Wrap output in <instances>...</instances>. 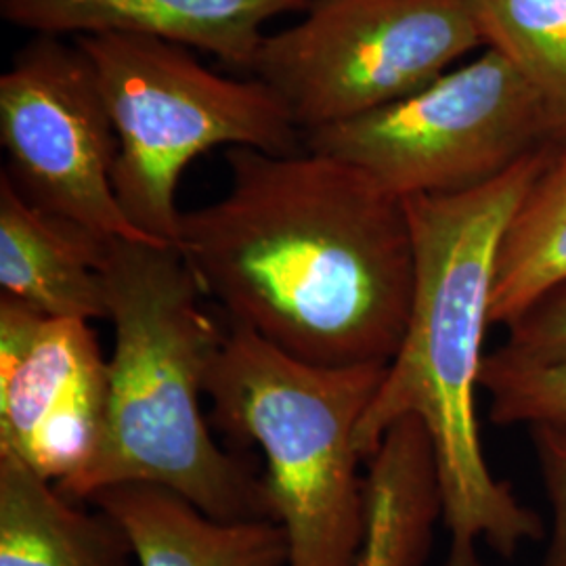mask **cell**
<instances>
[{"instance_id": "obj_1", "label": "cell", "mask_w": 566, "mask_h": 566, "mask_svg": "<svg viewBox=\"0 0 566 566\" xmlns=\"http://www.w3.org/2000/svg\"><path fill=\"white\" fill-rule=\"evenodd\" d=\"M224 163L227 193L182 212L175 242L206 301L296 361L390 364L416 287L403 200L306 149Z\"/></svg>"}, {"instance_id": "obj_2", "label": "cell", "mask_w": 566, "mask_h": 566, "mask_svg": "<svg viewBox=\"0 0 566 566\" xmlns=\"http://www.w3.org/2000/svg\"><path fill=\"white\" fill-rule=\"evenodd\" d=\"M554 156L535 151L462 193L403 200L416 259L413 303L401 346L357 428V447L367 462L397 422H422L439 470L447 566H481V544L514 558L546 537L544 518L486 464L476 390L500 243Z\"/></svg>"}, {"instance_id": "obj_3", "label": "cell", "mask_w": 566, "mask_h": 566, "mask_svg": "<svg viewBox=\"0 0 566 566\" xmlns=\"http://www.w3.org/2000/svg\"><path fill=\"white\" fill-rule=\"evenodd\" d=\"M103 280L116 344L102 443L61 493L88 502L107 486L147 483L219 521L271 518L263 476L212 439L203 416L227 324L212 315L177 245L112 240Z\"/></svg>"}, {"instance_id": "obj_4", "label": "cell", "mask_w": 566, "mask_h": 566, "mask_svg": "<svg viewBox=\"0 0 566 566\" xmlns=\"http://www.w3.org/2000/svg\"><path fill=\"white\" fill-rule=\"evenodd\" d=\"M386 365L319 367L227 324L206 397L212 422L261 447L271 521L287 539L285 566H359L367 491L357 428Z\"/></svg>"}, {"instance_id": "obj_5", "label": "cell", "mask_w": 566, "mask_h": 566, "mask_svg": "<svg viewBox=\"0 0 566 566\" xmlns=\"http://www.w3.org/2000/svg\"><path fill=\"white\" fill-rule=\"evenodd\" d=\"M74 42L91 61L118 135L114 191L143 235L177 242L182 172L214 147L290 156L304 133L263 81L221 76L172 42L105 34Z\"/></svg>"}, {"instance_id": "obj_6", "label": "cell", "mask_w": 566, "mask_h": 566, "mask_svg": "<svg viewBox=\"0 0 566 566\" xmlns=\"http://www.w3.org/2000/svg\"><path fill=\"white\" fill-rule=\"evenodd\" d=\"M304 149L407 200L481 187L552 147L537 97L502 53L485 46L401 102L306 133Z\"/></svg>"}, {"instance_id": "obj_7", "label": "cell", "mask_w": 566, "mask_h": 566, "mask_svg": "<svg viewBox=\"0 0 566 566\" xmlns=\"http://www.w3.org/2000/svg\"><path fill=\"white\" fill-rule=\"evenodd\" d=\"M479 49L470 0H324L266 34L250 72L306 135L401 102Z\"/></svg>"}, {"instance_id": "obj_8", "label": "cell", "mask_w": 566, "mask_h": 566, "mask_svg": "<svg viewBox=\"0 0 566 566\" xmlns=\"http://www.w3.org/2000/svg\"><path fill=\"white\" fill-rule=\"evenodd\" d=\"M0 145L2 175L25 202L103 238L154 242L116 198L118 135L76 42L36 36L21 46L0 76Z\"/></svg>"}, {"instance_id": "obj_9", "label": "cell", "mask_w": 566, "mask_h": 566, "mask_svg": "<svg viewBox=\"0 0 566 566\" xmlns=\"http://www.w3.org/2000/svg\"><path fill=\"white\" fill-rule=\"evenodd\" d=\"M107 388L91 322L44 317L0 296V451L70 485L102 443Z\"/></svg>"}, {"instance_id": "obj_10", "label": "cell", "mask_w": 566, "mask_h": 566, "mask_svg": "<svg viewBox=\"0 0 566 566\" xmlns=\"http://www.w3.org/2000/svg\"><path fill=\"white\" fill-rule=\"evenodd\" d=\"M308 0H0V15L36 36L128 34L200 49L250 72L266 32Z\"/></svg>"}, {"instance_id": "obj_11", "label": "cell", "mask_w": 566, "mask_h": 566, "mask_svg": "<svg viewBox=\"0 0 566 566\" xmlns=\"http://www.w3.org/2000/svg\"><path fill=\"white\" fill-rule=\"evenodd\" d=\"M112 240L25 202L0 172L2 298L44 317L107 319L103 263Z\"/></svg>"}, {"instance_id": "obj_12", "label": "cell", "mask_w": 566, "mask_h": 566, "mask_svg": "<svg viewBox=\"0 0 566 566\" xmlns=\"http://www.w3.org/2000/svg\"><path fill=\"white\" fill-rule=\"evenodd\" d=\"M126 533L139 566H285L287 539L271 518L219 521L160 485L107 486L91 500Z\"/></svg>"}, {"instance_id": "obj_13", "label": "cell", "mask_w": 566, "mask_h": 566, "mask_svg": "<svg viewBox=\"0 0 566 566\" xmlns=\"http://www.w3.org/2000/svg\"><path fill=\"white\" fill-rule=\"evenodd\" d=\"M122 526L65 497L15 455L0 451V566H130Z\"/></svg>"}, {"instance_id": "obj_14", "label": "cell", "mask_w": 566, "mask_h": 566, "mask_svg": "<svg viewBox=\"0 0 566 566\" xmlns=\"http://www.w3.org/2000/svg\"><path fill=\"white\" fill-rule=\"evenodd\" d=\"M365 465L367 525L359 566H424L443 500L422 422H397Z\"/></svg>"}, {"instance_id": "obj_15", "label": "cell", "mask_w": 566, "mask_h": 566, "mask_svg": "<svg viewBox=\"0 0 566 566\" xmlns=\"http://www.w3.org/2000/svg\"><path fill=\"white\" fill-rule=\"evenodd\" d=\"M566 287V154L554 156L526 191L500 243L489 324H516Z\"/></svg>"}, {"instance_id": "obj_16", "label": "cell", "mask_w": 566, "mask_h": 566, "mask_svg": "<svg viewBox=\"0 0 566 566\" xmlns=\"http://www.w3.org/2000/svg\"><path fill=\"white\" fill-rule=\"evenodd\" d=\"M485 46L523 76L544 112L554 154H566V0H470Z\"/></svg>"}, {"instance_id": "obj_17", "label": "cell", "mask_w": 566, "mask_h": 566, "mask_svg": "<svg viewBox=\"0 0 566 566\" xmlns=\"http://www.w3.org/2000/svg\"><path fill=\"white\" fill-rule=\"evenodd\" d=\"M481 388L493 424L549 428L566 434V361L526 365L486 353Z\"/></svg>"}, {"instance_id": "obj_18", "label": "cell", "mask_w": 566, "mask_h": 566, "mask_svg": "<svg viewBox=\"0 0 566 566\" xmlns=\"http://www.w3.org/2000/svg\"><path fill=\"white\" fill-rule=\"evenodd\" d=\"M497 353L516 364H565L566 287L549 294L516 324L510 325L507 340Z\"/></svg>"}, {"instance_id": "obj_19", "label": "cell", "mask_w": 566, "mask_h": 566, "mask_svg": "<svg viewBox=\"0 0 566 566\" xmlns=\"http://www.w3.org/2000/svg\"><path fill=\"white\" fill-rule=\"evenodd\" d=\"M531 439L552 510L542 566H566V434L549 428H531Z\"/></svg>"}, {"instance_id": "obj_20", "label": "cell", "mask_w": 566, "mask_h": 566, "mask_svg": "<svg viewBox=\"0 0 566 566\" xmlns=\"http://www.w3.org/2000/svg\"><path fill=\"white\" fill-rule=\"evenodd\" d=\"M317 2H324V0H308V4L313 7V4H317Z\"/></svg>"}]
</instances>
